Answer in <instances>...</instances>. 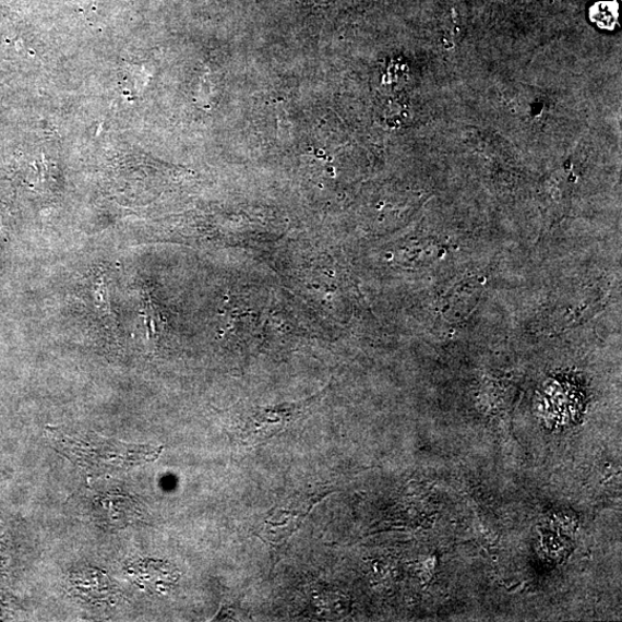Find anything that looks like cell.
<instances>
[{
  "label": "cell",
  "mask_w": 622,
  "mask_h": 622,
  "mask_svg": "<svg viewBox=\"0 0 622 622\" xmlns=\"http://www.w3.org/2000/svg\"><path fill=\"white\" fill-rule=\"evenodd\" d=\"M318 396L301 403L275 406L252 407L244 410L238 424V440L246 447H254L272 440L289 426L300 420L324 396Z\"/></svg>",
  "instance_id": "obj_2"
},
{
  "label": "cell",
  "mask_w": 622,
  "mask_h": 622,
  "mask_svg": "<svg viewBox=\"0 0 622 622\" xmlns=\"http://www.w3.org/2000/svg\"><path fill=\"white\" fill-rule=\"evenodd\" d=\"M332 493L330 488L304 489L285 497L277 505L270 510L256 530V536L263 542L280 546L300 529L311 510L320 504L324 498Z\"/></svg>",
  "instance_id": "obj_3"
},
{
  "label": "cell",
  "mask_w": 622,
  "mask_h": 622,
  "mask_svg": "<svg viewBox=\"0 0 622 622\" xmlns=\"http://www.w3.org/2000/svg\"><path fill=\"white\" fill-rule=\"evenodd\" d=\"M53 440L59 450L70 459L82 467L95 471H110L109 469H127L144 460L155 459L160 450L154 447L123 444L108 441L98 435L68 433L59 431L53 433Z\"/></svg>",
  "instance_id": "obj_1"
}]
</instances>
